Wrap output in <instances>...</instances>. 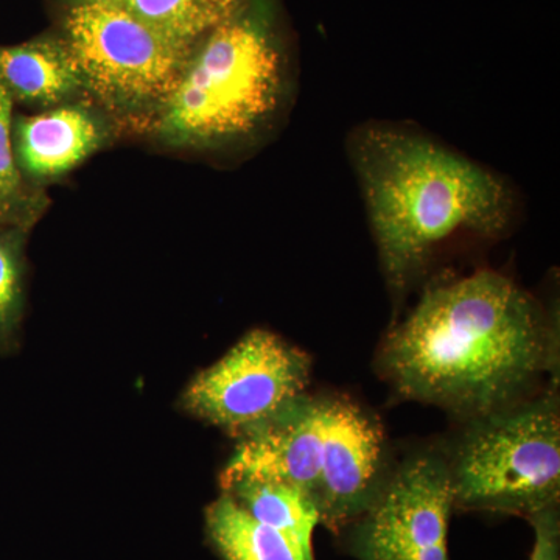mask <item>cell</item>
Listing matches in <instances>:
<instances>
[{"instance_id": "1", "label": "cell", "mask_w": 560, "mask_h": 560, "mask_svg": "<svg viewBox=\"0 0 560 560\" xmlns=\"http://www.w3.org/2000/svg\"><path fill=\"white\" fill-rule=\"evenodd\" d=\"M558 327L508 276L481 270L423 290L383 342L382 374L405 399L474 419L528 399L558 364Z\"/></svg>"}, {"instance_id": "2", "label": "cell", "mask_w": 560, "mask_h": 560, "mask_svg": "<svg viewBox=\"0 0 560 560\" xmlns=\"http://www.w3.org/2000/svg\"><path fill=\"white\" fill-rule=\"evenodd\" d=\"M348 153L394 293L410 289L453 238H495L510 228L515 200L504 179L423 132L370 121L350 132Z\"/></svg>"}, {"instance_id": "3", "label": "cell", "mask_w": 560, "mask_h": 560, "mask_svg": "<svg viewBox=\"0 0 560 560\" xmlns=\"http://www.w3.org/2000/svg\"><path fill=\"white\" fill-rule=\"evenodd\" d=\"M294 90L275 2L246 0L191 51L150 136L172 149H253L289 113Z\"/></svg>"}, {"instance_id": "4", "label": "cell", "mask_w": 560, "mask_h": 560, "mask_svg": "<svg viewBox=\"0 0 560 560\" xmlns=\"http://www.w3.org/2000/svg\"><path fill=\"white\" fill-rule=\"evenodd\" d=\"M238 478L294 486L315 501L323 525L341 528L363 514L381 486V427L353 401L305 394L238 438L221 471V488Z\"/></svg>"}, {"instance_id": "5", "label": "cell", "mask_w": 560, "mask_h": 560, "mask_svg": "<svg viewBox=\"0 0 560 560\" xmlns=\"http://www.w3.org/2000/svg\"><path fill=\"white\" fill-rule=\"evenodd\" d=\"M88 98L114 124L150 135L195 47L168 38L109 0H61L60 32Z\"/></svg>"}, {"instance_id": "6", "label": "cell", "mask_w": 560, "mask_h": 560, "mask_svg": "<svg viewBox=\"0 0 560 560\" xmlns=\"http://www.w3.org/2000/svg\"><path fill=\"white\" fill-rule=\"evenodd\" d=\"M445 458L455 506L526 518L558 506V396L523 399L469 419L463 436Z\"/></svg>"}, {"instance_id": "7", "label": "cell", "mask_w": 560, "mask_h": 560, "mask_svg": "<svg viewBox=\"0 0 560 560\" xmlns=\"http://www.w3.org/2000/svg\"><path fill=\"white\" fill-rule=\"evenodd\" d=\"M311 370L304 350L270 330H250L226 355L191 378L180 408L242 438L304 397Z\"/></svg>"}, {"instance_id": "8", "label": "cell", "mask_w": 560, "mask_h": 560, "mask_svg": "<svg viewBox=\"0 0 560 560\" xmlns=\"http://www.w3.org/2000/svg\"><path fill=\"white\" fill-rule=\"evenodd\" d=\"M455 506L451 469L440 453H419L383 475L350 534L360 560H451L448 517Z\"/></svg>"}, {"instance_id": "9", "label": "cell", "mask_w": 560, "mask_h": 560, "mask_svg": "<svg viewBox=\"0 0 560 560\" xmlns=\"http://www.w3.org/2000/svg\"><path fill=\"white\" fill-rule=\"evenodd\" d=\"M116 124L95 103L77 101L13 117L11 139L21 175L44 189L75 171L113 139Z\"/></svg>"}, {"instance_id": "10", "label": "cell", "mask_w": 560, "mask_h": 560, "mask_svg": "<svg viewBox=\"0 0 560 560\" xmlns=\"http://www.w3.org/2000/svg\"><path fill=\"white\" fill-rule=\"evenodd\" d=\"M0 86L11 101L43 110L88 98L79 65L58 33L0 46Z\"/></svg>"}, {"instance_id": "11", "label": "cell", "mask_w": 560, "mask_h": 560, "mask_svg": "<svg viewBox=\"0 0 560 560\" xmlns=\"http://www.w3.org/2000/svg\"><path fill=\"white\" fill-rule=\"evenodd\" d=\"M221 489L256 521L282 534L300 560H315L313 533L320 523L319 511L307 493L287 482L260 478H238Z\"/></svg>"}, {"instance_id": "12", "label": "cell", "mask_w": 560, "mask_h": 560, "mask_svg": "<svg viewBox=\"0 0 560 560\" xmlns=\"http://www.w3.org/2000/svg\"><path fill=\"white\" fill-rule=\"evenodd\" d=\"M206 529L224 560H300L282 534L256 521L228 492L206 510Z\"/></svg>"}, {"instance_id": "13", "label": "cell", "mask_w": 560, "mask_h": 560, "mask_svg": "<svg viewBox=\"0 0 560 560\" xmlns=\"http://www.w3.org/2000/svg\"><path fill=\"white\" fill-rule=\"evenodd\" d=\"M168 38L197 46L246 0H109Z\"/></svg>"}, {"instance_id": "14", "label": "cell", "mask_w": 560, "mask_h": 560, "mask_svg": "<svg viewBox=\"0 0 560 560\" xmlns=\"http://www.w3.org/2000/svg\"><path fill=\"white\" fill-rule=\"evenodd\" d=\"M13 103L0 86V226L32 232L50 201L46 190L31 186L18 168L11 139Z\"/></svg>"}, {"instance_id": "15", "label": "cell", "mask_w": 560, "mask_h": 560, "mask_svg": "<svg viewBox=\"0 0 560 560\" xmlns=\"http://www.w3.org/2000/svg\"><path fill=\"white\" fill-rule=\"evenodd\" d=\"M31 232L0 226V353L18 348L27 291L25 245Z\"/></svg>"}, {"instance_id": "16", "label": "cell", "mask_w": 560, "mask_h": 560, "mask_svg": "<svg viewBox=\"0 0 560 560\" xmlns=\"http://www.w3.org/2000/svg\"><path fill=\"white\" fill-rule=\"evenodd\" d=\"M534 547L529 560H560V515L558 506L529 515Z\"/></svg>"}]
</instances>
